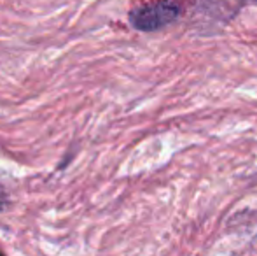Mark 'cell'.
<instances>
[{"mask_svg": "<svg viewBox=\"0 0 257 256\" xmlns=\"http://www.w3.org/2000/svg\"><path fill=\"white\" fill-rule=\"evenodd\" d=\"M0 253H2V251H0Z\"/></svg>", "mask_w": 257, "mask_h": 256, "instance_id": "3957f363", "label": "cell"}, {"mask_svg": "<svg viewBox=\"0 0 257 256\" xmlns=\"http://www.w3.org/2000/svg\"><path fill=\"white\" fill-rule=\"evenodd\" d=\"M182 14L179 0H154L130 11L128 21L139 32H158L175 23Z\"/></svg>", "mask_w": 257, "mask_h": 256, "instance_id": "6da1fadb", "label": "cell"}, {"mask_svg": "<svg viewBox=\"0 0 257 256\" xmlns=\"http://www.w3.org/2000/svg\"><path fill=\"white\" fill-rule=\"evenodd\" d=\"M254 2H255V4H257V0H254Z\"/></svg>", "mask_w": 257, "mask_h": 256, "instance_id": "7a4b0ae2", "label": "cell"}]
</instances>
